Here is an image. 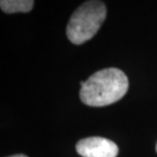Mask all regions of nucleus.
Returning a JSON list of instances; mask_svg holds the SVG:
<instances>
[{
  "label": "nucleus",
  "mask_w": 157,
  "mask_h": 157,
  "mask_svg": "<svg viewBox=\"0 0 157 157\" xmlns=\"http://www.w3.org/2000/svg\"><path fill=\"white\" fill-rule=\"evenodd\" d=\"M106 17V7L99 0H90L72 13L66 28L68 39L75 45H82L94 36Z\"/></svg>",
  "instance_id": "f03ea898"
},
{
  "label": "nucleus",
  "mask_w": 157,
  "mask_h": 157,
  "mask_svg": "<svg viewBox=\"0 0 157 157\" xmlns=\"http://www.w3.org/2000/svg\"><path fill=\"white\" fill-rule=\"evenodd\" d=\"M156 152H157V144H156Z\"/></svg>",
  "instance_id": "423d86ee"
},
{
  "label": "nucleus",
  "mask_w": 157,
  "mask_h": 157,
  "mask_svg": "<svg viewBox=\"0 0 157 157\" xmlns=\"http://www.w3.org/2000/svg\"><path fill=\"white\" fill-rule=\"evenodd\" d=\"M129 80L118 68H105L81 81L80 98L89 106H105L122 99L128 91Z\"/></svg>",
  "instance_id": "f257e3e1"
},
{
  "label": "nucleus",
  "mask_w": 157,
  "mask_h": 157,
  "mask_svg": "<svg viewBox=\"0 0 157 157\" xmlns=\"http://www.w3.org/2000/svg\"><path fill=\"white\" fill-rule=\"evenodd\" d=\"M76 150L82 157H116L118 147L102 137H89L76 143Z\"/></svg>",
  "instance_id": "7ed1b4c3"
},
{
  "label": "nucleus",
  "mask_w": 157,
  "mask_h": 157,
  "mask_svg": "<svg viewBox=\"0 0 157 157\" xmlns=\"http://www.w3.org/2000/svg\"><path fill=\"white\" fill-rule=\"evenodd\" d=\"M9 157H28L24 154H16V155H12V156H9Z\"/></svg>",
  "instance_id": "39448f33"
},
{
  "label": "nucleus",
  "mask_w": 157,
  "mask_h": 157,
  "mask_svg": "<svg viewBox=\"0 0 157 157\" xmlns=\"http://www.w3.org/2000/svg\"><path fill=\"white\" fill-rule=\"evenodd\" d=\"M0 6L5 13L29 12L34 6V0H0Z\"/></svg>",
  "instance_id": "20e7f679"
}]
</instances>
